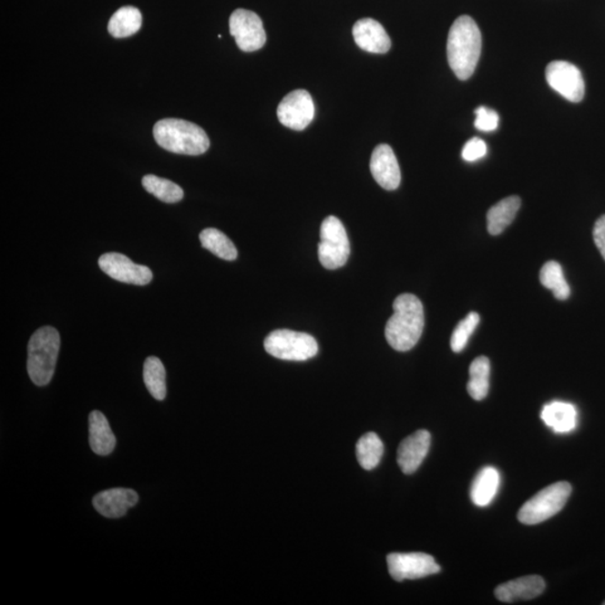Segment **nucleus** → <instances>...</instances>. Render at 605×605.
Returning <instances> with one entry per match:
<instances>
[{
    "label": "nucleus",
    "mask_w": 605,
    "mask_h": 605,
    "mask_svg": "<svg viewBox=\"0 0 605 605\" xmlns=\"http://www.w3.org/2000/svg\"><path fill=\"white\" fill-rule=\"evenodd\" d=\"M447 60L460 80L470 79L481 56L482 36L475 19L460 16L453 23L447 37Z\"/></svg>",
    "instance_id": "1"
},
{
    "label": "nucleus",
    "mask_w": 605,
    "mask_h": 605,
    "mask_svg": "<svg viewBox=\"0 0 605 605\" xmlns=\"http://www.w3.org/2000/svg\"><path fill=\"white\" fill-rule=\"evenodd\" d=\"M394 314L385 325V334L393 349L406 353L421 339L426 317L421 300L413 294H402L394 302Z\"/></svg>",
    "instance_id": "2"
},
{
    "label": "nucleus",
    "mask_w": 605,
    "mask_h": 605,
    "mask_svg": "<svg viewBox=\"0 0 605 605\" xmlns=\"http://www.w3.org/2000/svg\"><path fill=\"white\" fill-rule=\"evenodd\" d=\"M153 133L160 148L175 154L198 156L206 153L210 148L206 131L187 120H159L155 124Z\"/></svg>",
    "instance_id": "3"
},
{
    "label": "nucleus",
    "mask_w": 605,
    "mask_h": 605,
    "mask_svg": "<svg viewBox=\"0 0 605 605\" xmlns=\"http://www.w3.org/2000/svg\"><path fill=\"white\" fill-rule=\"evenodd\" d=\"M60 344V333L52 326H43L31 336L28 343L27 372L36 385L42 387L51 383Z\"/></svg>",
    "instance_id": "4"
},
{
    "label": "nucleus",
    "mask_w": 605,
    "mask_h": 605,
    "mask_svg": "<svg viewBox=\"0 0 605 605\" xmlns=\"http://www.w3.org/2000/svg\"><path fill=\"white\" fill-rule=\"evenodd\" d=\"M572 494L569 482H558L545 487L531 499L526 501L518 512L520 523L537 525L558 515Z\"/></svg>",
    "instance_id": "5"
},
{
    "label": "nucleus",
    "mask_w": 605,
    "mask_h": 605,
    "mask_svg": "<svg viewBox=\"0 0 605 605\" xmlns=\"http://www.w3.org/2000/svg\"><path fill=\"white\" fill-rule=\"evenodd\" d=\"M263 346L272 357L287 361H306L319 353V344L313 336L291 330L272 332Z\"/></svg>",
    "instance_id": "6"
},
{
    "label": "nucleus",
    "mask_w": 605,
    "mask_h": 605,
    "mask_svg": "<svg viewBox=\"0 0 605 605\" xmlns=\"http://www.w3.org/2000/svg\"><path fill=\"white\" fill-rule=\"evenodd\" d=\"M350 256L348 234L340 219L330 216L322 222L319 260L326 270H338L345 265Z\"/></svg>",
    "instance_id": "7"
},
{
    "label": "nucleus",
    "mask_w": 605,
    "mask_h": 605,
    "mask_svg": "<svg viewBox=\"0 0 605 605\" xmlns=\"http://www.w3.org/2000/svg\"><path fill=\"white\" fill-rule=\"evenodd\" d=\"M231 34L243 52H255L265 46L267 36L262 22L256 13L237 9L229 19Z\"/></svg>",
    "instance_id": "8"
},
{
    "label": "nucleus",
    "mask_w": 605,
    "mask_h": 605,
    "mask_svg": "<svg viewBox=\"0 0 605 605\" xmlns=\"http://www.w3.org/2000/svg\"><path fill=\"white\" fill-rule=\"evenodd\" d=\"M390 577L397 582L417 579L440 572L441 568L431 555L424 553H393L387 556Z\"/></svg>",
    "instance_id": "9"
},
{
    "label": "nucleus",
    "mask_w": 605,
    "mask_h": 605,
    "mask_svg": "<svg viewBox=\"0 0 605 605\" xmlns=\"http://www.w3.org/2000/svg\"><path fill=\"white\" fill-rule=\"evenodd\" d=\"M546 80L551 89L570 102L583 100L585 85L582 73L572 63L554 61L546 67Z\"/></svg>",
    "instance_id": "10"
},
{
    "label": "nucleus",
    "mask_w": 605,
    "mask_h": 605,
    "mask_svg": "<svg viewBox=\"0 0 605 605\" xmlns=\"http://www.w3.org/2000/svg\"><path fill=\"white\" fill-rule=\"evenodd\" d=\"M100 270L112 280L144 286L153 280V272L149 267L138 265L128 257L119 252H107L99 258Z\"/></svg>",
    "instance_id": "11"
},
{
    "label": "nucleus",
    "mask_w": 605,
    "mask_h": 605,
    "mask_svg": "<svg viewBox=\"0 0 605 605\" xmlns=\"http://www.w3.org/2000/svg\"><path fill=\"white\" fill-rule=\"evenodd\" d=\"M314 104L306 90H295L281 101L277 108V117L281 124L287 128L304 130L314 118Z\"/></svg>",
    "instance_id": "12"
},
{
    "label": "nucleus",
    "mask_w": 605,
    "mask_h": 605,
    "mask_svg": "<svg viewBox=\"0 0 605 605\" xmlns=\"http://www.w3.org/2000/svg\"><path fill=\"white\" fill-rule=\"evenodd\" d=\"M370 170L375 182L387 191H394L399 187L402 173L396 155L389 145H378L370 160Z\"/></svg>",
    "instance_id": "13"
},
{
    "label": "nucleus",
    "mask_w": 605,
    "mask_h": 605,
    "mask_svg": "<svg viewBox=\"0 0 605 605\" xmlns=\"http://www.w3.org/2000/svg\"><path fill=\"white\" fill-rule=\"evenodd\" d=\"M431 446V434L426 429L412 434L400 443L397 462L405 475H413L421 467Z\"/></svg>",
    "instance_id": "14"
},
{
    "label": "nucleus",
    "mask_w": 605,
    "mask_h": 605,
    "mask_svg": "<svg viewBox=\"0 0 605 605\" xmlns=\"http://www.w3.org/2000/svg\"><path fill=\"white\" fill-rule=\"evenodd\" d=\"M353 34L355 43L365 52L385 55L392 47V40L382 24L373 18H363L354 24Z\"/></svg>",
    "instance_id": "15"
},
{
    "label": "nucleus",
    "mask_w": 605,
    "mask_h": 605,
    "mask_svg": "<svg viewBox=\"0 0 605 605\" xmlns=\"http://www.w3.org/2000/svg\"><path fill=\"white\" fill-rule=\"evenodd\" d=\"M138 495L131 489L125 487H115L100 492L94 497V507L100 515L107 518H120L127 514V511L138 505Z\"/></svg>",
    "instance_id": "16"
},
{
    "label": "nucleus",
    "mask_w": 605,
    "mask_h": 605,
    "mask_svg": "<svg viewBox=\"0 0 605 605\" xmlns=\"http://www.w3.org/2000/svg\"><path fill=\"white\" fill-rule=\"evenodd\" d=\"M545 588L546 583L543 578L538 575H529V577L516 579L499 585L495 590V595L499 601L505 603H512L519 601V600L528 601V600L536 599L543 594Z\"/></svg>",
    "instance_id": "17"
},
{
    "label": "nucleus",
    "mask_w": 605,
    "mask_h": 605,
    "mask_svg": "<svg viewBox=\"0 0 605 605\" xmlns=\"http://www.w3.org/2000/svg\"><path fill=\"white\" fill-rule=\"evenodd\" d=\"M89 443L91 450L101 456H109L116 447L115 434L111 431L108 419L99 411L89 415Z\"/></svg>",
    "instance_id": "18"
},
{
    "label": "nucleus",
    "mask_w": 605,
    "mask_h": 605,
    "mask_svg": "<svg viewBox=\"0 0 605 605\" xmlns=\"http://www.w3.org/2000/svg\"><path fill=\"white\" fill-rule=\"evenodd\" d=\"M540 416L546 426L553 428L556 433L572 432L578 424L577 408L574 405L564 402L545 405Z\"/></svg>",
    "instance_id": "19"
},
{
    "label": "nucleus",
    "mask_w": 605,
    "mask_h": 605,
    "mask_svg": "<svg viewBox=\"0 0 605 605\" xmlns=\"http://www.w3.org/2000/svg\"><path fill=\"white\" fill-rule=\"evenodd\" d=\"M521 206V200L516 195L501 200L492 207L487 214V231L492 236H497L509 227L515 220Z\"/></svg>",
    "instance_id": "20"
},
{
    "label": "nucleus",
    "mask_w": 605,
    "mask_h": 605,
    "mask_svg": "<svg viewBox=\"0 0 605 605\" xmlns=\"http://www.w3.org/2000/svg\"><path fill=\"white\" fill-rule=\"evenodd\" d=\"M500 486V475L495 467H487L477 473L471 487V499L477 507L490 505Z\"/></svg>",
    "instance_id": "21"
},
{
    "label": "nucleus",
    "mask_w": 605,
    "mask_h": 605,
    "mask_svg": "<svg viewBox=\"0 0 605 605\" xmlns=\"http://www.w3.org/2000/svg\"><path fill=\"white\" fill-rule=\"evenodd\" d=\"M143 23L138 8L133 6L121 7L110 18L108 32L116 38H125L138 33Z\"/></svg>",
    "instance_id": "22"
},
{
    "label": "nucleus",
    "mask_w": 605,
    "mask_h": 605,
    "mask_svg": "<svg viewBox=\"0 0 605 605\" xmlns=\"http://www.w3.org/2000/svg\"><path fill=\"white\" fill-rule=\"evenodd\" d=\"M490 360L487 357H477L470 365V380L467 383V393L470 396L480 402L485 399L490 388Z\"/></svg>",
    "instance_id": "23"
},
{
    "label": "nucleus",
    "mask_w": 605,
    "mask_h": 605,
    "mask_svg": "<svg viewBox=\"0 0 605 605\" xmlns=\"http://www.w3.org/2000/svg\"><path fill=\"white\" fill-rule=\"evenodd\" d=\"M200 241H201L204 248L223 261H232L237 260L238 251L236 246L233 245V242L226 234L218 231V229H204L200 233Z\"/></svg>",
    "instance_id": "24"
},
{
    "label": "nucleus",
    "mask_w": 605,
    "mask_h": 605,
    "mask_svg": "<svg viewBox=\"0 0 605 605\" xmlns=\"http://www.w3.org/2000/svg\"><path fill=\"white\" fill-rule=\"evenodd\" d=\"M539 280L546 289L553 292L555 299L559 301L568 300L570 289L566 282L562 266L558 261L546 262L541 268Z\"/></svg>",
    "instance_id": "25"
},
{
    "label": "nucleus",
    "mask_w": 605,
    "mask_h": 605,
    "mask_svg": "<svg viewBox=\"0 0 605 605\" xmlns=\"http://www.w3.org/2000/svg\"><path fill=\"white\" fill-rule=\"evenodd\" d=\"M383 454L384 444L377 434L373 432L364 434L358 441V462L364 470H374L382 461Z\"/></svg>",
    "instance_id": "26"
},
{
    "label": "nucleus",
    "mask_w": 605,
    "mask_h": 605,
    "mask_svg": "<svg viewBox=\"0 0 605 605\" xmlns=\"http://www.w3.org/2000/svg\"><path fill=\"white\" fill-rule=\"evenodd\" d=\"M144 189L154 197L165 203H177L184 198L182 188L172 180L156 177V175H145L141 179Z\"/></svg>",
    "instance_id": "27"
},
{
    "label": "nucleus",
    "mask_w": 605,
    "mask_h": 605,
    "mask_svg": "<svg viewBox=\"0 0 605 605\" xmlns=\"http://www.w3.org/2000/svg\"><path fill=\"white\" fill-rule=\"evenodd\" d=\"M144 383L151 396L158 400L166 397V372L165 367L158 357H149L144 364Z\"/></svg>",
    "instance_id": "28"
},
{
    "label": "nucleus",
    "mask_w": 605,
    "mask_h": 605,
    "mask_svg": "<svg viewBox=\"0 0 605 605\" xmlns=\"http://www.w3.org/2000/svg\"><path fill=\"white\" fill-rule=\"evenodd\" d=\"M480 322V315L476 312H471L465 320H462L454 330L451 338V348L454 353H461L465 350L468 339L475 333L477 324Z\"/></svg>",
    "instance_id": "29"
},
{
    "label": "nucleus",
    "mask_w": 605,
    "mask_h": 605,
    "mask_svg": "<svg viewBox=\"0 0 605 605\" xmlns=\"http://www.w3.org/2000/svg\"><path fill=\"white\" fill-rule=\"evenodd\" d=\"M476 128L481 131H494L499 126V115L487 107H479L476 110Z\"/></svg>",
    "instance_id": "30"
},
{
    "label": "nucleus",
    "mask_w": 605,
    "mask_h": 605,
    "mask_svg": "<svg viewBox=\"0 0 605 605\" xmlns=\"http://www.w3.org/2000/svg\"><path fill=\"white\" fill-rule=\"evenodd\" d=\"M487 154V145L481 138H471L467 141L462 150V158L467 162H476V160L485 158Z\"/></svg>",
    "instance_id": "31"
},
{
    "label": "nucleus",
    "mask_w": 605,
    "mask_h": 605,
    "mask_svg": "<svg viewBox=\"0 0 605 605\" xmlns=\"http://www.w3.org/2000/svg\"><path fill=\"white\" fill-rule=\"evenodd\" d=\"M593 238L595 245H597L605 261V214L595 222Z\"/></svg>",
    "instance_id": "32"
},
{
    "label": "nucleus",
    "mask_w": 605,
    "mask_h": 605,
    "mask_svg": "<svg viewBox=\"0 0 605 605\" xmlns=\"http://www.w3.org/2000/svg\"><path fill=\"white\" fill-rule=\"evenodd\" d=\"M603 604L605 605V602Z\"/></svg>",
    "instance_id": "33"
}]
</instances>
